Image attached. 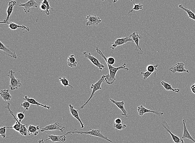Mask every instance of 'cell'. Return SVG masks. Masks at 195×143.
<instances>
[{
  "mask_svg": "<svg viewBox=\"0 0 195 143\" xmlns=\"http://www.w3.org/2000/svg\"><path fill=\"white\" fill-rule=\"evenodd\" d=\"M41 3H37L36 0H29L24 4H18L19 6L24 7V10L25 14H28L30 12L32 8H37L38 4Z\"/></svg>",
  "mask_w": 195,
  "mask_h": 143,
  "instance_id": "ba28073f",
  "label": "cell"
},
{
  "mask_svg": "<svg viewBox=\"0 0 195 143\" xmlns=\"http://www.w3.org/2000/svg\"><path fill=\"white\" fill-rule=\"evenodd\" d=\"M58 79L60 80V83L64 87H69L72 89L73 88V87L70 84L68 80L65 77H59Z\"/></svg>",
  "mask_w": 195,
  "mask_h": 143,
  "instance_id": "83f0119b",
  "label": "cell"
},
{
  "mask_svg": "<svg viewBox=\"0 0 195 143\" xmlns=\"http://www.w3.org/2000/svg\"><path fill=\"white\" fill-rule=\"evenodd\" d=\"M183 123L184 125V132L182 138H187V139L190 140L192 141L195 143V140L192 137L190 133H189L188 129H187V126H186L187 120L186 119L183 120Z\"/></svg>",
  "mask_w": 195,
  "mask_h": 143,
  "instance_id": "7402d4cb",
  "label": "cell"
},
{
  "mask_svg": "<svg viewBox=\"0 0 195 143\" xmlns=\"http://www.w3.org/2000/svg\"><path fill=\"white\" fill-rule=\"evenodd\" d=\"M15 72L13 70H9L8 74V76L10 79V81L9 83V87L11 90L13 91L18 89L19 87L22 86V83L21 81L18 79L15 78Z\"/></svg>",
  "mask_w": 195,
  "mask_h": 143,
  "instance_id": "5b68a950",
  "label": "cell"
},
{
  "mask_svg": "<svg viewBox=\"0 0 195 143\" xmlns=\"http://www.w3.org/2000/svg\"><path fill=\"white\" fill-rule=\"evenodd\" d=\"M1 97L5 102L10 101L12 98V96L11 95L8 90H4L1 91L0 93Z\"/></svg>",
  "mask_w": 195,
  "mask_h": 143,
  "instance_id": "cb8c5ba5",
  "label": "cell"
},
{
  "mask_svg": "<svg viewBox=\"0 0 195 143\" xmlns=\"http://www.w3.org/2000/svg\"><path fill=\"white\" fill-rule=\"evenodd\" d=\"M86 19L88 20V22L86 23L87 26L98 25L102 22L101 19L97 15H88L86 17Z\"/></svg>",
  "mask_w": 195,
  "mask_h": 143,
  "instance_id": "5bb4252c",
  "label": "cell"
},
{
  "mask_svg": "<svg viewBox=\"0 0 195 143\" xmlns=\"http://www.w3.org/2000/svg\"><path fill=\"white\" fill-rule=\"evenodd\" d=\"M130 37L132 38L133 42L136 44L135 47L137 52V53L140 55L143 54L144 53L143 50H142L141 48L139 45V42L140 39L141 38V35L138 33L134 32L130 35Z\"/></svg>",
  "mask_w": 195,
  "mask_h": 143,
  "instance_id": "8fae6325",
  "label": "cell"
},
{
  "mask_svg": "<svg viewBox=\"0 0 195 143\" xmlns=\"http://www.w3.org/2000/svg\"><path fill=\"white\" fill-rule=\"evenodd\" d=\"M169 71L173 73L176 72H186L189 73V70H187L185 68V64L183 62H178L177 64L174 65L173 66L169 69Z\"/></svg>",
  "mask_w": 195,
  "mask_h": 143,
  "instance_id": "4fadbf2b",
  "label": "cell"
},
{
  "mask_svg": "<svg viewBox=\"0 0 195 143\" xmlns=\"http://www.w3.org/2000/svg\"><path fill=\"white\" fill-rule=\"evenodd\" d=\"M38 142L39 143H45V141L44 140V138H42L41 139L39 140L38 141Z\"/></svg>",
  "mask_w": 195,
  "mask_h": 143,
  "instance_id": "ab89813d",
  "label": "cell"
},
{
  "mask_svg": "<svg viewBox=\"0 0 195 143\" xmlns=\"http://www.w3.org/2000/svg\"><path fill=\"white\" fill-rule=\"evenodd\" d=\"M16 2H15V1H12L9 2L7 10L6 11V13H7V17H6L5 19L4 20V22H8L10 17L11 15V14L13 12V11H14V6L16 5Z\"/></svg>",
  "mask_w": 195,
  "mask_h": 143,
  "instance_id": "ffe728a7",
  "label": "cell"
},
{
  "mask_svg": "<svg viewBox=\"0 0 195 143\" xmlns=\"http://www.w3.org/2000/svg\"><path fill=\"white\" fill-rule=\"evenodd\" d=\"M158 66H159L158 64L155 65H148V66L147 67V71L151 72V73L154 72L155 77H156V72L157 70V68H158Z\"/></svg>",
  "mask_w": 195,
  "mask_h": 143,
  "instance_id": "f1b7e54d",
  "label": "cell"
},
{
  "mask_svg": "<svg viewBox=\"0 0 195 143\" xmlns=\"http://www.w3.org/2000/svg\"><path fill=\"white\" fill-rule=\"evenodd\" d=\"M67 64L71 68H75L77 67V62L75 58V55L71 54L67 58Z\"/></svg>",
  "mask_w": 195,
  "mask_h": 143,
  "instance_id": "484cf974",
  "label": "cell"
},
{
  "mask_svg": "<svg viewBox=\"0 0 195 143\" xmlns=\"http://www.w3.org/2000/svg\"><path fill=\"white\" fill-rule=\"evenodd\" d=\"M115 122L116 124H120L122 123V120L119 118H117L115 120Z\"/></svg>",
  "mask_w": 195,
  "mask_h": 143,
  "instance_id": "f35d334b",
  "label": "cell"
},
{
  "mask_svg": "<svg viewBox=\"0 0 195 143\" xmlns=\"http://www.w3.org/2000/svg\"><path fill=\"white\" fill-rule=\"evenodd\" d=\"M24 100L25 101H27L28 102L31 104L33 105H36L37 107L40 106L43 107L44 108H47V109L49 110L50 109V106H47L46 105H44V104H42L39 103L37 101H36L35 99L33 98L30 97H28L27 96H25V97L24 98Z\"/></svg>",
  "mask_w": 195,
  "mask_h": 143,
  "instance_id": "44dd1931",
  "label": "cell"
},
{
  "mask_svg": "<svg viewBox=\"0 0 195 143\" xmlns=\"http://www.w3.org/2000/svg\"><path fill=\"white\" fill-rule=\"evenodd\" d=\"M102 1H105V0H102Z\"/></svg>",
  "mask_w": 195,
  "mask_h": 143,
  "instance_id": "b9f144b4",
  "label": "cell"
},
{
  "mask_svg": "<svg viewBox=\"0 0 195 143\" xmlns=\"http://www.w3.org/2000/svg\"><path fill=\"white\" fill-rule=\"evenodd\" d=\"M110 101L112 103H113V104H115L122 112L121 115H123V116L126 117H128L127 112L125 108V102L124 101L117 102L112 99H110Z\"/></svg>",
  "mask_w": 195,
  "mask_h": 143,
  "instance_id": "e0dca14e",
  "label": "cell"
},
{
  "mask_svg": "<svg viewBox=\"0 0 195 143\" xmlns=\"http://www.w3.org/2000/svg\"><path fill=\"white\" fill-rule=\"evenodd\" d=\"M65 129V126H61L60 125V123H59L58 122H56L54 124H51L45 126V127H43L41 130L40 132H44L48 131L59 130L60 131L62 132H63Z\"/></svg>",
  "mask_w": 195,
  "mask_h": 143,
  "instance_id": "52a82bcc",
  "label": "cell"
},
{
  "mask_svg": "<svg viewBox=\"0 0 195 143\" xmlns=\"http://www.w3.org/2000/svg\"><path fill=\"white\" fill-rule=\"evenodd\" d=\"M25 111H24V113H20V112H19L17 113V117L18 119L20 122H21L25 118V115H24V113H25Z\"/></svg>",
  "mask_w": 195,
  "mask_h": 143,
  "instance_id": "e575fe53",
  "label": "cell"
},
{
  "mask_svg": "<svg viewBox=\"0 0 195 143\" xmlns=\"http://www.w3.org/2000/svg\"><path fill=\"white\" fill-rule=\"evenodd\" d=\"M73 134L92 135V136H97L99 138H103V139L106 140L107 141L110 142L111 143L112 142V140L109 139L107 136L103 135L100 131L98 129H89L87 131H80L77 130V129H75L74 131H71L67 132L65 134V135H68V134L72 135Z\"/></svg>",
  "mask_w": 195,
  "mask_h": 143,
  "instance_id": "3957f363",
  "label": "cell"
},
{
  "mask_svg": "<svg viewBox=\"0 0 195 143\" xmlns=\"http://www.w3.org/2000/svg\"><path fill=\"white\" fill-rule=\"evenodd\" d=\"M143 6L144 5H143L141 3L137 4H134L133 8L131 10L129 11L128 14H130V13H132V12L133 11H139L140 10L144 11V10L143 9Z\"/></svg>",
  "mask_w": 195,
  "mask_h": 143,
  "instance_id": "f546056e",
  "label": "cell"
},
{
  "mask_svg": "<svg viewBox=\"0 0 195 143\" xmlns=\"http://www.w3.org/2000/svg\"><path fill=\"white\" fill-rule=\"evenodd\" d=\"M40 8L42 11H44L45 13L47 11V7L45 4H43V3L41 2L40 5Z\"/></svg>",
  "mask_w": 195,
  "mask_h": 143,
  "instance_id": "8d00e7d4",
  "label": "cell"
},
{
  "mask_svg": "<svg viewBox=\"0 0 195 143\" xmlns=\"http://www.w3.org/2000/svg\"><path fill=\"white\" fill-rule=\"evenodd\" d=\"M128 42H133L132 38L130 36L126 37L125 38H117L114 41L113 43H111L112 46H111L110 48L113 50L118 46L125 44Z\"/></svg>",
  "mask_w": 195,
  "mask_h": 143,
  "instance_id": "30bf717a",
  "label": "cell"
},
{
  "mask_svg": "<svg viewBox=\"0 0 195 143\" xmlns=\"http://www.w3.org/2000/svg\"><path fill=\"white\" fill-rule=\"evenodd\" d=\"M107 64L108 67L109 73L107 75H105L104 80H105V82L109 85L113 84L115 82L116 80V74L119 70H121V69L127 71L129 70V69L128 68H126V63H124L121 66L119 67L113 66L112 65H109L107 63Z\"/></svg>",
  "mask_w": 195,
  "mask_h": 143,
  "instance_id": "6da1fadb",
  "label": "cell"
},
{
  "mask_svg": "<svg viewBox=\"0 0 195 143\" xmlns=\"http://www.w3.org/2000/svg\"><path fill=\"white\" fill-rule=\"evenodd\" d=\"M6 126H5L0 128V135L4 138H5L6 137Z\"/></svg>",
  "mask_w": 195,
  "mask_h": 143,
  "instance_id": "d6a6232c",
  "label": "cell"
},
{
  "mask_svg": "<svg viewBox=\"0 0 195 143\" xmlns=\"http://www.w3.org/2000/svg\"><path fill=\"white\" fill-rule=\"evenodd\" d=\"M5 108L8 110L10 113L11 114L12 116L14 117V118L16 120V123L13 126H6V128L13 129L16 131L19 132L22 136H23V135L25 136H27L28 131V129L26 128V126H25V125L22 124L21 122H20L18 119L15 117L14 112L12 111L10 109V103H8L7 106H5Z\"/></svg>",
  "mask_w": 195,
  "mask_h": 143,
  "instance_id": "7a4b0ae2",
  "label": "cell"
},
{
  "mask_svg": "<svg viewBox=\"0 0 195 143\" xmlns=\"http://www.w3.org/2000/svg\"><path fill=\"white\" fill-rule=\"evenodd\" d=\"M31 103L25 101L23 103H21V105L25 109V111H28L31 106Z\"/></svg>",
  "mask_w": 195,
  "mask_h": 143,
  "instance_id": "836d02e7",
  "label": "cell"
},
{
  "mask_svg": "<svg viewBox=\"0 0 195 143\" xmlns=\"http://www.w3.org/2000/svg\"><path fill=\"white\" fill-rule=\"evenodd\" d=\"M41 3L45 4V5H46V6H47V11L45 12V13L47 15H50V13L49 12L50 9H51L52 10V11H54V9L51 7L50 5V1H48V0H43V2H42Z\"/></svg>",
  "mask_w": 195,
  "mask_h": 143,
  "instance_id": "4dcf8cb0",
  "label": "cell"
},
{
  "mask_svg": "<svg viewBox=\"0 0 195 143\" xmlns=\"http://www.w3.org/2000/svg\"><path fill=\"white\" fill-rule=\"evenodd\" d=\"M127 125H125V124L124 125L122 123H120V124H116V123H115L114 125V128L116 130H122L124 129L127 127Z\"/></svg>",
  "mask_w": 195,
  "mask_h": 143,
  "instance_id": "1f68e13d",
  "label": "cell"
},
{
  "mask_svg": "<svg viewBox=\"0 0 195 143\" xmlns=\"http://www.w3.org/2000/svg\"><path fill=\"white\" fill-rule=\"evenodd\" d=\"M161 124L162 126L164 128V129L170 134L174 143H184L183 138H179L178 136H176V135L172 132L171 130L170 126L166 121H164L162 122Z\"/></svg>",
  "mask_w": 195,
  "mask_h": 143,
  "instance_id": "9c48e42d",
  "label": "cell"
},
{
  "mask_svg": "<svg viewBox=\"0 0 195 143\" xmlns=\"http://www.w3.org/2000/svg\"><path fill=\"white\" fill-rule=\"evenodd\" d=\"M1 24H7V27L11 30H15L17 29H21L22 30H26V31H30V29L28 27H26L24 25H20L15 23L12 22H1Z\"/></svg>",
  "mask_w": 195,
  "mask_h": 143,
  "instance_id": "2e32d148",
  "label": "cell"
},
{
  "mask_svg": "<svg viewBox=\"0 0 195 143\" xmlns=\"http://www.w3.org/2000/svg\"><path fill=\"white\" fill-rule=\"evenodd\" d=\"M137 111H138V115L141 116H143L145 113H154V114L158 116H162L164 114V113H162V112H158L157 111H151V110L148 109L146 108L142 105H141L140 106L138 107Z\"/></svg>",
  "mask_w": 195,
  "mask_h": 143,
  "instance_id": "9a60e30c",
  "label": "cell"
},
{
  "mask_svg": "<svg viewBox=\"0 0 195 143\" xmlns=\"http://www.w3.org/2000/svg\"><path fill=\"white\" fill-rule=\"evenodd\" d=\"M178 8H179L181 9L182 10L186 12L189 18L195 21V14L192 11L189 9L185 8V7H184L183 5L182 4H180V5H178Z\"/></svg>",
  "mask_w": 195,
  "mask_h": 143,
  "instance_id": "4316f807",
  "label": "cell"
},
{
  "mask_svg": "<svg viewBox=\"0 0 195 143\" xmlns=\"http://www.w3.org/2000/svg\"><path fill=\"white\" fill-rule=\"evenodd\" d=\"M141 75L143 76L144 80H146L147 78L150 76L151 75L152 73L151 72H149L148 71H147L146 72H141Z\"/></svg>",
  "mask_w": 195,
  "mask_h": 143,
  "instance_id": "d590c367",
  "label": "cell"
},
{
  "mask_svg": "<svg viewBox=\"0 0 195 143\" xmlns=\"http://www.w3.org/2000/svg\"><path fill=\"white\" fill-rule=\"evenodd\" d=\"M69 106L70 108V111L71 114L73 117H75L76 119H77L81 124V128H83L85 127L84 124L82 122L81 120L80 119V117L79 115L78 110L75 109L74 108V106L72 105V104H69Z\"/></svg>",
  "mask_w": 195,
  "mask_h": 143,
  "instance_id": "ac0fdd59",
  "label": "cell"
},
{
  "mask_svg": "<svg viewBox=\"0 0 195 143\" xmlns=\"http://www.w3.org/2000/svg\"><path fill=\"white\" fill-rule=\"evenodd\" d=\"M161 84L164 88L167 91H171L173 92H175L176 93H178L180 92V90L179 89H174L172 87L171 84H169L165 81H162L161 82Z\"/></svg>",
  "mask_w": 195,
  "mask_h": 143,
  "instance_id": "d4e9b609",
  "label": "cell"
},
{
  "mask_svg": "<svg viewBox=\"0 0 195 143\" xmlns=\"http://www.w3.org/2000/svg\"><path fill=\"white\" fill-rule=\"evenodd\" d=\"M130 1H131V2H132V1H133V0H130Z\"/></svg>",
  "mask_w": 195,
  "mask_h": 143,
  "instance_id": "7bdbcfd3",
  "label": "cell"
},
{
  "mask_svg": "<svg viewBox=\"0 0 195 143\" xmlns=\"http://www.w3.org/2000/svg\"><path fill=\"white\" fill-rule=\"evenodd\" d=\"M105 75H103L102 76L101 78L95 84H92L91 86V89L93 90V92H92L91 95L89 99L87 100V102H86V103L82 105L81 107L78 110V111H79L80 110L82 109H83L85 105H87L88 102L90 101V100L93 98V97L95 95V92H97V91H98V90H102L101 86L102 83H103V82L104 81H105L104 80V78H105Z\"/></svg>",
  "mask_w": 195,
  "mask_h": 143,
  "instance_id": "277c9868",
  "label": "cell"
},
{
  "mask_svg": "<svg viewBox=\"0 0 195 143\" xmlns=\"http://www.w3.org/2000/svg\"><path fill=\"white\" fill-rule=\"evenodd\" d=\"M0 50H2L6 56L11 57L14 59H17L18 57H20L18 56L14 50L6 47L1 41H0Z\"/></svg>",
  "mask_w": 195,
  "mask_h": 143,
  "instance_id": "7c38bea8",
  "label": "cell"
},
{
  "mask_svg": "<svg viewBox=\"0 0 195 143\" xmlns=\"http://www.w3.org/2000/svg\"><path fill=\"white\" fill-rule=\"evenodd\" d=\"M190 89H191L192 92L195 94V83L190 86Z\"/></svg>",
  "mask_w": 195,
  "mask_h": 143,
  "instance_id": "74e56055",
  "label": "cell"
},
{
  "mask_svg": "<svg viewBox=\"0 0 195 143\" xmlns=\"http://www.w3.org/2000/svg\"><path fill=\"white\" fill-rule=\"evenodd\" d=\"M41 127H40L39 126H35L32 125H29L28 129L29 135H38L39 132H40Z\"/></svg>",
  "mask_w": 195,
  "mask_h": 143,
  "instance_id": "603a6c76",
  "label": "cell"
},
{
  "mask_svg": "<svg viewBox=\"0 0 195 143\" xmlns=\"http://www.w3.org/2000/svg\"><path fill=\"white\" fill-rule=\"evenodd\" d=\"M118 1H119V0H114V3H116V2H118Z\"/></svg>",
  "mask_w": 195,
  "mask_h": 143,
  "instance_id": "60d3db41",
  "label": "cell"
},
{
  "mask_svg": "<svg viewBox=\"0 0 195 143\" xmlns=\"http://www.w3.org/2000/svg\"><path fill=\"white\" fill-rule=\"evenodd\" d=\"M48 138L45 140V141H47L48 140H50L53 143L56 142H64L67 139L66 135H62V136H57V135H48Z\"/></svg>",
  "mask_w": 195,
  "mask_h": 143,
  "instance_id": "d6986e66",
  "label": "cell"
},
{
  "mask_svg": "<svg viewBox=\"0 0 195 143\" xmlns=\"http://www.w3.org/2000/svg\"><path fill=\"white\" fill-rule=\"evenodd\" d=\"M83 55L85 56V58H87V59L90 60L91 62L94 65H95V66L97 67L98 69L100 70L101 72L102 70H103L104 68H105V66L102 63L99 61L98 59L97 58H95L90 53H88L87 52H85L83 53Z\"/></svg>",
  "mask_w": 195,
  "mask_h": 143,
  "instance_id": "8992f818",
  "label": "cell"
}]
</instances>
